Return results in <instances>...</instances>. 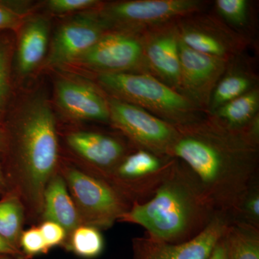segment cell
I'll use <instances>...</instances> for the list:
<instances>
[{"label": "cell", "mask_w": 259, "mask_h": 259, "mask_svg": "<svg viewBox=\"0 0 259 259\" xmlns=\"http://www.w3.org/2000/svg\"><path fill=\"white\" fill-rule=\"evenodd\" d=\"M104 247L105 242L100 230L81 225L68 237L63 248L80 258L92 259L101 255Z\"/></svg>", "instance_id": "obj_24"}, {"label": "cell", "mask_w": 259, "mask_h": 259, "mask_svg": "<svg viewBox=\"0 0 259 259\" xmlns=\"http://www.w3.org/2000/svg\"><path fill=\"white\" fill-rule=\"evenodd\" d=\"M38 228L49 250L57 246L64 247L67 234L62 226L53 221H44L40 222Z\"/></svg>", "instance_id": "obj_29"}, {"label": "cell", "mask_w": 259, "mask_h": 259, "mask_svg": "<svg viewBox=\"0 0 259 259\" xmlns=\"http://www.w3.org/2000/svg\"><path fill=\"white\" fill-rule=\"evenodd\" d=\"M230 223L228 214L217 212L198 236L178 244L155 241L146 236L133 238L131 259H208Z\"/></svg>", "instance_id": "obj_12"}, {"label": "cell", "mask_w": 259, "mask_h": 259, "mask_svg": "<svg viewBox=\"0 0 259 259\" xmlns=\"http://www.w3.org/2000/svg\"><path fill=\"white\" fill-rule=\"evenodd\" d=\"M176 158L134 148L106 180L131 204L149 200L171 171Z\"/></svg>", "instance_id": "obj_9"}, {"label": "cell", "mask_w": 259, "mask_h": 259, "mask_svg": "<svg viewBox=\"0 0 259 259\" xmlns=\"http://www.w3.org/2000/svg\"><path fill=\"white\" fill-rule=\"evenodd\" d=\"M216 214L193 174L176 158L153 197L133 204L118 222L143 227L155 241L178 244L198 236Z\"/></svg>", "instance_id": "obj_3"}, {"label": "cell", "mask_w": 259, "mask_h": 259, "mask_svg": "<svg viewBox=\"0 0 259 259\" xmlns=\"http://www.w3.org/2000/svg\"><path fill=\"white\" fill-rule=\"evenodd\" d=\"M20 249L24 259H30L36 255L47 254L49 252L38 226H32L23 231L20 238Z\"/></svg>", "instance_id": "obj_26"}, {"label": "cell", "mask_w": 259, "mask_h": 259, "mask_svg": "<svg viewBox=\"0 0 259 259\" xmlns=\"http://www.w3.org/2000/svg\"><path fill=\"white\" fill-rule=\"evenodd\" d=\"M0 255H8L15 259H24L23 253L0 237Z\"/></svg>", "instance_id": "obj_31"}, {"label": "cell", "mask_w": 259, "mask_h": 259, "mask_svg": "<svg viewBox=\"0 0 259 259\" xmlns=\"http://www.w3.org/2000/svg\"><path fill=\"white\" fill-rule=\"evenodd\" d=\"M224 236V235H223ZM208 259H228L227 258L226 244L223 236L214 246Z\"/></svg>", "instance_id": "obj_32"}, {"label": "cell", "mask_w": 259, "mask_h": 259, "mask_svg": "<svg viewBox=\"0 0 259 259\" xmlns=\"http://www.w3.org/2000/svg\"><path fill=\"white\" fill-rule=\"evenodd\" d=\"M0 131H5L3 129V127L0 126Z\"/></svg>", "instance_id": "obj_36"}, {"label": "cell", "mask_w": 259, "mask_h": 259, "mask_svg": "<svg viewBox=\"0 0 259 259\" xmlns=\"http://www.w3.org/2000/svg\"><path fill=\"white\" fill-rule=\"evenodd\" d=\"M258 80L255 61L247 52L233 58L228 61L226 69L214 88L205 115L257 88Z\"/></svg>", "instance_id": "obj_17"}, {"label": "cell", "mask_w": 259, "mask_h": 259, "mask_svg": "<svg viewBox=\"0 0 259 259\" xmlns=\"http://www.w3.org/2000/svg\"><path fill=\"white\" fill-rule=\"evenodd\" d=\"M223 238L228 259H259V228L231 222Z\"/></svg>", "instance_id": "obj_22"}, {"label": "cell", "mask_w": 259, "mask_h": 259, "mask_svg": "<svg viewBox=\"0 0 259 259\" xmlns=\"http://www.w3.org/2000/svg\"><path fill=\"white\" fill-rule=\"evenodd\" d=\"M181 41L190 49L226 61L231 60L254 44L216 15L212 10H202L176 21Z\"/></svg>", "instance_id": "obj_7"}, {"label": "cell", "mask_w": 259, "mask_h": 259, "mask_svg": "<svg viewBox=\"0 0 259 259\" xmlns=\"http://www.w3.org/2000/svg\"><path fill=\"white\" fill-rule=\"evenodd\" d=\"M7 148V138L5 131H0V154H5Z\"/></svg>", "instance_id": "obj_34"}, {"label": "cell", "mask_w": 259, "mask_h": 259, "mask_svg": "<svg viewBox=\"0 0 259 259\" xmlns=\"http://www.w3.org/2000/svg\"><path fill=\"white\" fill-rule=\"evenodd\" d=\"M6 138L9 159L4 171L10 192L23 203L26 223H40L44 192L60 160L55 117L49 102L41 97L30 99Z\"/></svg>", "instance_id": "obj_2"}, {"label": "cell", "mask_w": 259, "mask_h": 259, "mask_svg": "<svg viewBox=\"0 0 259 259\" xmlns=\"http://www.w3.org/2000/svg\"><path fill=\"white\" fill-rule=\"evenodd\" d=\"M53 221L64 228L68 237L81 226V219L64 180L59 171L48 182L44 196L41 221Z\"/></svg>", "instance_id": "obj_19"}, {"label": "cell", "mask_w": 259, "mask_h": 259, "mask_svg": "<svg viewBox=\"0 0 259 259\" xmlns=\"http://www.w3.org/2000/svg\"><path fill=\"white\" fill-rule=\"evenodd\" d=\"M25 223V208L18 196L12 192L3 196L0 199V237L20 250V238Z\"/></svg>", "instance_id": "obj_23"}, {"label": "cell", "mask_w": 259, "mask_h": 259, "mask_svg": "<svg viewBox=\"0 0 259 259\" xmlns=\"http://www.w3.org/2000/svg\"><path fill=\"white\" fill-rule=\"evenodd\" d=\"M8 192H10L9 185H8L3 167L0 165V194L4 196Z\"/></svg>", "instance_id": "obj_33"}, {"label": "cell", "mask_w": 259, "mask_h": 259, "mask_svg": "<svg viewBox=\"0 0 259 259\" xmlns=\"http://www.w3.org/2000/svg\"><path fill=\"white\" fill-rule=\"evenodd\" d=\"M102 3L97 0H50L47 8L52 13L60 15L96 10Z\"/></svg>", "instance_id": "obj_28"}, {"label": "cell", "mask_w": 259, "mask_h": 259, "mask_svg": "<svg viewBox=\"0 0 259 259\" xmlns=\"http://www.w3.org/2000/svg\"><path fill=\"white\" fill-rule=\"evenodd\" d=\"M177 127L171 157L192 171L214 210L228 214L258 179L259 141L209 115Z\"/></svg>", "instance_id": "obj_1"}, {"label": "cell", "mask_w": 259, "mask_h": 259, "mask_svg": "<svg viewBox=\"0 0 259 259\" xmlns=\"http://www.w3.org/2000/svg\"><path fill=\"white\" fill-rule=\"evenodd\" d=\"M10 55L9 42L0 39V113L4 110L10 93Z\"/></svg>", "instance_id": "obj_27"}, {"label": "cell", "mask_w": 259, "mask_h": 259, "mask_svg": "<svg viewBox=\"0 0 259 259\" xmlns=\"http://www.w3.org/2000/svg\"><path fill=\"white\" fill-rule=\"evenodd\" d=\"M97 80L108 96L175 126L188 125L205 115L182 94L146 73L100 74Z\"/></svg>", "instance_id": "obj_4"}, {"label": "cell", "mask_w": 259, "mask_h": 259, "mask_svg": "<svg viewBox=\"0 0 259 259\" xmlns=\"http://www.w3.org/2000/svg\"><path fill=\"white\" fill-rule=\"evenodd\" d=\"M180 93L206 114L228 61L190 49L180 39Z\"/></svg>", "instance_id": "obj_13"}, {"label": "cell", "mask_w": 259, "mask_h": 259, "mask_svg": "<svg viewBox=\"0 0 259 259\" xmlns=\"http://www.w3.org/2000/svg\"><path fill=\"white\" fill-rule=\"evenodd\" d=\"M0 259H15L13 257L8 256V255H0Z\"/></svg>", "instance_id": "obj_35"}, {"label": "cell", "mask_w": 259, "mask_h": 259, "mask_svg": "<svg viewBox=\"0 0 259 259\" xmlns=\"http://www.w3.org/2000/svg\"><path fill=\"white\" fill-rule=\"evenodd\" d=\"M110 122L133 146L161 156H170L178 136L177 126L144 109L107 95Z\"/></svg>", "instance_id": "obj_8"}, {"label": "cell", "mask_w": 259, "mask_h": 259, "mask_svg": "<svg viewBox=\"0 0 259 259\" xmlns=\"http://www.w3.org/2000/svg\"><path fill=\"white\" fill-rule=\"evenodd\" d=\"M58 171L64 180L82 225L100 231L109 229L132 206L106 181L72 162L60 158Z\"/></svg>", "instance_id": "obj_5"}, {"label": "cell", "mask_w": 259, "mask_h": 259, "mask_svg": "<svg viewBox=\"0 0 259 259\" xmlns=\"http://www.w3.org/2000/svg\"><path fill=\"white\" fill-rule=\"evenodd\" d=\"M142 41L148 74L180 93V37L176 21L142 32Z\"/></svg>", "instance_id": "obj_15"}, {"label": "cell", "mask_w": 259, "mask_h": 259, "mask_svg": "<svg viewBox=\"0 0 259 259\" xmlns=\"http://www.w3.org/2000/svg\"><path fill=\"white\" fill-rule=\"evenodd\" d=\"M212 11L232 29L254 40L257 20L255 2L250 0H215Z\"/></svg>", "instance_id": "obj_20"}, {"label": "cell", "mask_w": 259, "mask_h": 259, "mask_svg": "<svg viewBox=\"0 0 259 259\" xmlns=\"http://www.w3.org/2000/svg\"><path fill=\"white\" fill-rule=\"evenodd\" d=\"M204 0H127L102 3L98 14L110 30L142 33L148 29L207 10Z\"/></svg>", "instance_id": "obj_6"}, {"label": "cell", "mask_w": 259, "mask_h": 259, "mask_svg": "<svg viewBox=\"0 0 259 259\" xmlns=\"http://www.w3.org/2000/svg\"><path fill=\"white\" fill-rule=\"evenodd\" d=\"M56 97L59 107L71 118L110 122L107 97L92 83L60 79L56 83Z\"/></svg>", "instance_id": "obj_16"}, {"label": "cell", "mask_w": 259, "mask_h": 259, "mask_svg": "<svg viewBox=\"0 0 259 259\" xmlns=\"http://www.w3.org/2000/svg\"><path fill=\"white\" fill-rule=\"evenodd\" d=\"M50 25L41 16L26 19L22 25L17 49V65L20 74L25 76L34 71L47 54Z\"/></svg>", "instance_id": "obj_18"}, {"label": "cell", "mask_w": 259, "mask_h": 259, "mask_svg": "<svg viewBox=\"0 0 259 259\" xmlns=\"http://www.w3.org/2000/svg\"><path fill=\"white\" fill-rule=\"evenodd\" d=\"M207 115L232 129H244L259 115V86Z\"/></svg>", "instance_id": "obj_21"}, {"label": "cell", "mask_w": 259, "mask_h": 259, "mask_svg": "<svg viewBox=\"0 0 259 259\" xmlns=\"http://www.w3.org/2000/svg\"><path fill=\"white\" fill-rule=\"evenodd\" d=\"M96 10L70 19L56 31L47 59L50 67L75 62L107 31Z\"/></svg>", "instance_id": "obj_14"}, {"label": "cell", "mask_w": 259, "mask_h": 259, "mask_svg": "<svg viewBox=\"0 0 259 259\" xmlns=\"http://www.w3.org/2000/svg\"><path fill=\"white\" fill-rule=\"evenodd\" d=\"M231 222L244 223L259 228V184L253 181L229 213Z\"/></svg>", "instance_id": "obj_25"}, {"label": "cell", "mask_w": 259, "mask_h": 259, "mask_svg": "<svg viewBox=\"0 0 259 259\" xmlns=\"http://www.w3.org/2000/svg\"><path fill=\"white\" fill-rule=\"evenodd\" d=\"M25 20L24 13L0 3V31L18 28L22 26Z\"/></svg>", "instance_id": "obj_30"}, {"label": "cell", "mask_w": 259, "mask_h": 259, "mask_svg": "<svg viewBox=\"0 0 259 259\" xmlns=\"http://www.w3.org/2000/svg\"><path fill=\"white\" fill-rule=\"evenodd\" d=\"M75 62L97 74L146 73L142 33L110 30Z\"/></svg>", "instance_id": "obj_10"}, {"label": "cell", "mask_w": 259, "mask_h": 259, "mask_svg": "<svg viewBox=\"0 0 259 259\" xmlns=\"http://www.w3.org/2000/svg\"><path fill=\"white\" fill-rule=\"evenodd\" d=\"M66 144L79 159L76 166L106 181L113 170L136 148L120 133L99 131H70Z\"/></svg>", "instance_id": "obj_11"}]
</instances>
